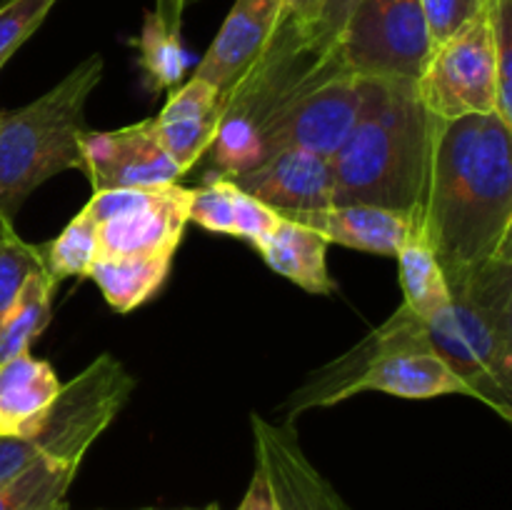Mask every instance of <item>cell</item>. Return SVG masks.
Returning <instances> with one entry per match:
<instances>
[{
	"label": "cell",
	"instance_id": "32",
	"mask_svg": "<svg viewBox=\"0 0 512 510\" xmlns=\"http://www.w3.org/2000/svg\"><path fill=\"white\" fill-rule=\"evenodd\" d=\"M43 455L28 438H0V483L23 473L28 465L40 460Z\"/></svg>",
	"mask_w": 512,
	"mask_h": 510
},
{
	"label": "cell",
	"instance_id": "17",
	"mask_svg": "<svg viewBox=\"0 0 512 510\" xmlns=\"http://www.w3.org/2000/svg\"><path fill=\"white\" fill-rule=\"evenodd\" d=\"M188 220L210 233L248 240L255 248L273 228L278 213L240 190L225 175H213L200 188H190Z\"/></svg>",
	"mask_w": 512,
	"mask_h": 510
},
{
	"label": "cell",
	"instance_id": "25",
	"mask_svg": "<svg viewBox=\"0 0 512 510\" xmlns=\"http://www.w3.org/2000/svg\"><path fill=\"white\" fill-rule=\"evenodd\" d=\"M208 153L213 158L215 170H218L215 175H225V178L245 173V170L255 168L265 160L258 125L248 115L240 113L223 115Z\"/></svg>",
	"mask_w": 512,
	"mask_h": 510
},
{
	"label": "cell",
	"instance_id": "15",
	"mask_svg": "<svg viewBox=\"0 0 512 510\" xmlns=\"http://www.w3.org/2000/svg\"><path fill=\"white\" fill-rule=\"evenodd\" d=\"M223 120L220 93L200 78L170 90V98L160 115L153 118L155 135L168 158L188 173L213 145Z\"/></svg>",
	"mask_w": 512,
	"mask_h": 510
},
{
	"label": "cell",
	"instance_id": "10",
	"mask_svg": "<svg viewBox=\"0 0 512 510\" xmlns=\"http://www.w3.org/2000/svg\"><path fill=\"white\" fill-rule=\"evenodd\" d=\"M80 155L93 193L168 185L185 175L158 143L153 118L118 130H88L80 140Z\"/></svg>",
	"mask_w": 512,
	"mask_h": 510
},
{
	"label": "cell",
	"instance_id": "27",
	"mask_svg": "<svg viewBox=\"0 0 512 510\" xmlns=\"http://www.w3.org/2000/svg\"><path fill=\"white\" fill-rule=\"evenodd\" d=\"M58 0H5L0 5V70L40 28Z\"/></svg>",
	"mask_w": 512,
	"mask_h": 510
},
{
	"label": "cell",
	"instance_id": "5",
	"mask_svg": "<svg viewBox=\"0 0 512 510\" xmlns=\"http://www.w3.org/2000/svg\"><path fill=\"white\" fill-rule=\"evenodd\" d=\"M103 55L80 60L23 108L0 113V215L13 220L30 193L63 170L83 173L85 105L103 78Z\"/></svg>",
	"mask_w": 512,
	"mask_h": 510
},
{
	"label": "cell",
	"instance_id": "28",
	"mask_svg": "<svg viewBox=\"0 0 512 510\" xmlns=\"http://www.w3.org/2000/svg\"><path fill=\"white\" fill-rule=\"evenodd\" d=\"M495 60H498V115L512 125V0H490Z\"/></svg>",
	"mask_w": 512,
	"mask_h": 510
},
{
	"label": "cell",
	"instance_id": "14",
	"mask_svg": "<svg viewBox=\"0 0 512 510\" xmlns=\"http://www.w3.org/2000/svg\"><path fill=\"white\" fill-rule=\"evenodd\" d=\"M278 215L308 225L315 233L323 235L328 243L375 255H398L405 240L423 230V218L365 203L330 205V208L310 210V213Z\"/></svg>",
	"mask_w": 512,
	"mask_h": 510
},
{
	"label": "cell",
	"instance_id": "24",
	"mask_svg": "<svg viewBox=\"0 0 512 510\" xmlns=\"http://www.w3.org/2000/svg\"><path fill=\"white\" fill-rule=\"evenodd\" d=\"M38 250L43 273L55 285L65 278H88L90 265L98 258V228L88 205L65 225L58 238L38 245Z\"/></svg>",
	"mask_w": 512,
	"mask_h": 510
},
{
	"label": "cell",
	"instance_id": "22",
	"mask_svg": "<svg viewBox=\"0 0 512 510\" xmlns=\"http://www.w3.org/2000/svg\"><path fill=\"white\" fill-rule=\"evenodd\" d=\"M80 463L40 458L0 483V510H65V493Z\"/></svg>",
	"mask_w": 512,
	"mask_h": 510
},
{
	"label": "cell",
	"instance_id": "8",
	"mask_svg": "<svg viewBox=\"0 0 512 510\" xmlns=\"http://www.w3.org/2000/svg\"><path fill=\"white\" fill-rule=\"evenodd\" d=\"M415 85L425 108L438 120L498 113V60L490 0L458 33L435 45Z\"/></svg>",
	"mask_w": 512,
	"mask_h": 510
},
{
	"label": "cell",
	"instance_id": "26",
	"mask_svg": "<svg viewBox=\"0 0 512 510\" xmlns=\"http://www.w3.org/2000/svg\"><path fill=\"white\" fill-rule=\"evenodd\" d=\"M43 270L40 265L38 245H30L15 233L13 220L0 215V320L8 315L13 303L18 300L25 280Z\"/></svg>",
	"mask_w": 512,
	"mask_h": 510
},
{
	"label": "cell",
	"instance_id": "23",
	"mask_svg": "<svg viewBox=\"0 0 512 510\" xmlns=\"http://www.w3.org/2000/svg\"><path fill=\"white\" fill-rule=\"evenodd\" d=\"M53 293L55 283L43 270H35L25 280L18 300L0 320V363L28 353L30 343L48 328L53 318Z\"/></svg>",
	"mask_w": 512,
	"mask_h": 510
},
{
	"label": "cell",
	"instance_id": "1",
	"mask_svg": "<svg viewBox=\"0 0 512 510\" xmlns=\"http://www.w3.org/2000/svg\"><path fill=\"white\" fill-rule=\"evenodd\" d=\"M423 235L445 275L512 253V125L498 113L440 120Z\"/></svg>",
	"mask_w": 512,
	"mask_h": 510
},
{
	"label": "cell",
	"instance_id": "21",
	"mask_svg": "<svg viewBox=\"0 0 512 510\" xmlns=\"http://www.w3.org/2000/svg\"><path fill=\"white\" fill-rule=\"evenodd\" d=\"M395 258L400 263V283H403L405 305L423 323H428L440 310L448 308L450 293L443 268H440L433 248L425 240L423 230L410 235Z\"/></svg>",
	"mask_w": 512,
	"mask_h": 510
},
{
	"label": "cell",
	"instance_id": "9",
	"mask_svg": "<svg viewBox=\"0 0 512 510\" xmlns=\"http://www.w3.org/2000/svg\"><path fill=\"white\" fill-rule=\"evenodd\" d=\"M188 205L190 188L178 183L93 193L98 255H175L190 223Z\"/></svg>",
	"mask_w": 512,
	"mask_h": 510
},
{
	"label": "cell",
	"instance_id": "19",
	"mask_svg": "<svg viewBox=\"0 0 512 510\" xmlns=\"http://www.w3.org/2000/svg\"><path fill=\"white\" fill-rule=\"evenodd\" d=\"M173 255H98L88 278L115 313H130L163 288Z\"/></svg>",
	"mask_w": 512,
	"mask_h": 510
},
{
	"label": "cell",
	"instance_id": "30",
	"mask_svg": "<svg viewBox=\"0 0 512 510\" xmlns=\"http://www.w3.org/2000/svg\"><path fill=\"white\" fill-rule=\"evenodd\" d=\"M358 3L360 0H323V8H320L318 20H315L313 30H310L305 50L320 60L330 58L350 13H353Z\"/></svg>",
	"mask_w": 512,
	"mask_h": 510
},
{
	"label": "cell",
	"instance_id": "7",
	"mask_svg": "<svg viewBox=\"0 0 512 510\" xmlns=\"http://www.w3.org/2000/svg\"><path fill=\"white\" fill-rule=\"evenodd\" d=\"M433 53L420 0H360L333 55L355 78L418 80Z\"/></svg>",
	"mask_w": 512,
	"mask_h": 510
},
{
	"label": "cell",
	"instance_id": "29",
	"mask_svg": "<svg viewBox=\"0 0 512 510\" xmlns=\"http://www.w3.org/2000/svg\"><path fill=\"white\" fill-rule=\"evenodd\" d=\"M485 3L488 0H420L433 48L470 23L485 8Z\"/></svg>",
	"mask_w": 512,
	"mask_h": 510
},
{
	"label": "cell",
	"instance_id": "33",
	"mask_svg": "<svg viewBox=\"0 0 512 510\" xmlns=\"http://www.w3.org/2000/svg\"><path fill=\"white\" fill-rule=\"evenodd\" d=\"M238 510H280L278 500H275L273 490H270L268 478H265L263 468L255 465L253 480H250L248 490H245L243 503L238 505Z\"/></svg>",
	"mask_w": 512,
	"mask_h": 510
},
{
	"label": "cell",
	"instance_id": "34",
	"mask_svg": "<svg viewBox=\"0 0 512 510\" xmlns=\"http://www.w3.org/2000/svg\"><path fill=\"white\" fill-rule=\"evenodd\" d=\"M190 3H195V0H158V5H155V8H158L160 13L170 20V23L180 25V20H183V10L188 8Z\"/></svg>",
	"mask_w": 512,
	"mask_h": 510
},
{
	"label": "cell",
	"instance_id": "20",
	"mask_svg": "<svg viewBox=\"0 0 512 510\" xmlns=\"http://www.w3.org/2000/svg\"><path fill=\"white\" fill-rule=\"evenodd\" d=\"M135 48H138V65L143 70L145 85L153 93L175 90L183 83L188 53L180 43V25L170 23L158 8L145 13Z\"/></svg>",
	"mask_w": 512,
	"mask_h": 510
},
{
	"label": "cell",
	"instance_id": "4",
	"mask_svg": "<svg viewBox=\"0 0 512 510\" xmlns=\"http://www.w3.org/2000/svg\"><path fill=\"white\" fill-rule=\"evenodd\" d=\"M365 390L408 400L470 395L468 385L435 350L423 320L405 303L363 343L295 390L290 395L288 420L308 408H328Z\"/></svg>",
	"mask_w": 512,
	"mask_h": 510
},
{
	"label": "cell",
	"instance_id": "18",
	"mask_svg": "<svg viewBox=\"0 0 512 510\" xmlns=\"http://www.w3.org/2000/svg\"><path fill=\"white\" fill-rule=\"evenodd\" d=\"M328 245V240L313 228L278 215L273 228L255 245V250L263 255L268 268L288 278L290 283L300 285L308 293L328 295L335 288L325 260Z\"/></svg>",
	"mask_w": 512,
	"mask_h": 510
},
{
	"label": "cell",
	"instance_id": "12",
	"mask_svg": "<svg viewBox=\"0 0 512 510\" xmlns=\"http://www.w3.org/2000/svg\"><path fill=\"white\" fill-rule=\"evenodd\" d=\"M255 460L268 478L280 510H350L333 485L300 450L290 425H275L253 415Z\"/></svg>",
	"mask_w": 512,
	"mask_h": 510
},
{
	"label": "cell",
	"instance_id": "6",
	"mask_svg": "<svg viewBox=\"0 0 512 510\" xmlns=\"http://www.w3.org/2000/svg\"><path fill=\"white\" fill-rule=\"evenodd\" d=\"M360 108V78L330 58L295 75L255 115L265 158L280 150H308L333 158Z\"/></svg>",
	"mask_w": 512,
	"mask_h": 510
},
{
	"label": "cell",
	"instance_id": "31",
	"mask_svg": "<svg viewBox=\"0 0 512 510\" xmlns=\"http://www.w3.org/2000/svg\"><path fill=\"white\" fill-rule=\"evenodd\" d=\"M323 0H280V25L278 38L288 40L295 48L305 50L308 35L313 30L315 20H318ZM308 53V50H305Z\"/></svg>",
	"mask_w": 512,
	"mask_h": 510
},
{
	"label": "cell",
	"instance_id": "16",
	"mask_svg": "<svg viewBox=\"0 0 512 510\" xmlns=\"http://www.w3.org/2000/svg\"><path fill=\"white\" fill-rule=\"evenodd\" d=\"M60 385L53 365L30 353L0 363V438H33Z\"/></svg>",
	"mask_w": 512,
	"mask_h": 510
},
{
	"label": "cell",
	"instance_id": "11",
	"mask_svg": "<svg viewBox=\"0 0 512 510\" xmlns=\"http://www.w3.org/2000/svg\"><path fill=\"white\" fill-rule=\"evenodd\" d=\"M278 25L280 0H235L193 78L213 85L223 103L258 68L273 45Z\"/></svg>",
	"mask_w": 512,
	"mask_h": 510
},
{
	"label": "cell",
	"instance_id": "13",
	"mask_svg": "<svg viewBox=\"0 0 512 510\" xmlns=\"http://www.w3.org/2000/svg\"><path fill=\"white\" fill-rule=\"evenodd\" d=\"M230 180L275 213H310L333 205L330 158L308 150H280Z\"/></svg>",
	"mask_w": 512,
	"mask_h": 510
},
{
	"label": "cell",
	"instance_id": "2",
	"mask_svg": "<svg viewBox=\"0 0 512 510\" xmlns=\"http://www.w3.org/2000/svg\"><path fill=\"white\" fill-rule=\"evenodd\" d=\"M438 125L415 80L360 78L358 118L330 158L333 205L365 203L423 218Z\"/></svg>",
	"mask_w": 512,
	"mask_h": 510
},
{
	"label": "cell",
	"instance_id": "3",
	"mask_svg": "<svg viewBox=\"0 0 512 510\" xmlns=\"http://www.w3.org/2000/svg\"><path fill=\"white\" fill-rule=\"evenodd\" d=\"M450 303L425 323L435 350L503 420H512V253L445 275Z\"/></svg>",
	"mask_w": 512,
	"mask_h": 510
}]
</instances>
